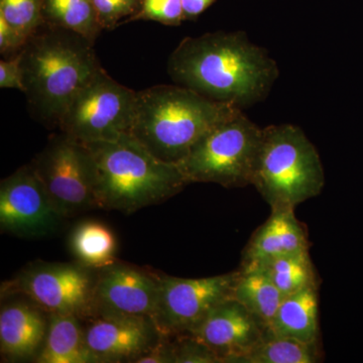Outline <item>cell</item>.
I'll return each instance as SVG.
<instances>
[{
	"instance_id": "1",
	"label": "cell",
	"mask_w": 363,
	"mask_h": 363,
	"mask_svg": "<svg viewBox=\"0 0 363 363\" xmlns=\"http://www.w3.org/2000/svg\"><path fill=\"white\" fill-rule=\"evenodd\" d=\"M168 73L176 84L240 109L266 99L279 75L267 50L243 32L185 38L169 57Z\"/></svg>"
},
{
	"instance_id": "2",
	"label": "cell",
	"mask_w": 363,
	"mask_h": 363,
	"mask_svg": "<svg viewBox=\"0 0 363 363\" xmlns=\"http://www.w3.org/2000/svg\"><path fill=\"white\" fill-rule=\"evenodd\" d=\"M90 40L77 33L44 23L21 50L23 86L35 119L58 128L79 91L102 67Z\"/></svg>"
},
{
	"instance_id": "3",
	"label": "cell",
	"mask_w": 363,
	"mask_h": 363,
	"mask_svg": "<svg viewBox=\"0 0 363 363\" xmlns=\"http://www.w3.org/2000/svg\"><path fill=\"white\" fill-rule=\"evenodd\" d=\"M83 145L96 208L133 213L166 201L189 184L177 164L157 159L131 135Z\"/></svg>"
},
{
	"instance_id": "4",
	"label": "cell",
	"mask_w": 363,
	"mask_h": 363,
	"mask_svg": "<svg viewBox=\"0 0 363 363\" xmlns=\"http://www.w3.org/2000/svg\"><path fill=\"white\" fill-rule=\"evenodd\" d=\"M238 109L178 84L152 86L136 92L131 135L157 159L178 164Z\"/></svg>"
},
{
	"instance_id": "5",
	"label": "cell",
	"mask_w": 363,
	"mask_h": 363,
	"mask_svg": "<svg viewBox=\"0 0 363 363\" xmlns=\"http://www.w3.org/2000/svg\"><path fill=\"white\" fill-rule=\"evenodd\" d=\"M252 185L271 208H294L321 194V157L304 131L294 124L262 128Z\"/></svg>"
},
{
	"instance_id": "6",
	"label": "cell",
	"mask_w": 363,
	"mask_h": 363,
	"mask_svg": "<svg viewBox=\"0 0 363 363\" xmlns=\"http://www.w3.org/2000/svg\"><path fill=\"white\" fill-rule=\"evenodd\" d=\"M262 135V128L238 109L203 136L177 166L189 184L252 185Z\"/></svg>"
},
{
	"instance_id": "7",
	"label": "cell",
	"mask_w": 363,
	"mask_h": 363,
	"mask_svg": "<svg viewBox=\"0 0 363 363\" xmlns=\"http://www.w3.org/2000/svg\"><path fill=\"white\" fill-rule=\"evenodd\" d=\"M136 92L119 84L102 68L72 100L60 121L59 130L81 143L131 135Z\"/></svg>"
},
{
	"instance_id": "8",
	"label": "cell",
	"mask_w": 363,
	"mask_h": 363,
	"mask_svg": "<svg viewBox=\"0 0 363 363\" xmlns=\"http://www.w3.org/2000/svg\"><path fill=\"white\" fill-rule=\"evenodd\" d=\"M77 264L38 262L1 286V295H23L48 314L91 317L96 272Z\"/></svg>"
},
{
	"instance_id": "9",
	"label": "cell",
	"mask_w": 363,
	"mask_h": 363,
	"mask_svg": "<svg viewBox=\"0 0 363 363\" xmlns=\"http://www.w3.org/2000/svg\"><path fill=\"white\" fill-rule=\"evenodd\" d=\"M238 271L185 279L159 274V294L152 319L162 336L176 337L190 333L208 313L233 298Z\"/></svg>"
},
{
	"instance_id": "10",
	"label": "cell",
	"mask_w": 363,
	"mask_h": 363,
	"mask_svg": "<svg viewBox=\"0 0 363 363\" xmlns=\"http://www.w3.org/2000/svg\"><path fill=\"white\" fill-rule=\"evenodd\" d=\"M63 218L95 206L89 156L83 143L54 135L30 162Z\"/></svg>"
},
{
	"instance_id": "11",
	"label": "cell",
	"mask_w": 363,
	"mask_h": 363,
	"mask_svg": "<svg viewBox=\"0 0 363 363\" xmlns=\"http://www.w3.org/2000/svg\"><path fill=\"white\" fill-rule=\"evenodd\" d=\"M61 216L32 164L21 167L0 185V228L26 238L51 235Z\"/></svg>"
},
{
	"instance_id": "12",
	"label": "cell",
	"mask_w": 363,
	"mask_h": 363,
	"mask_svg": "<svg viewBox=\"0 0 363 363\" xmlns=\"http://www.w3.org/2000/svg\"><path fill=\"white\" fill-rule=\"evenodd\" d=\"M86 321V345L97 362H135L162 337L147 316L95 315Z\"/></svg>"
},
{
	"instance_id": "13",
	"label": "cell",
	"mask_w": 363,
	"mask_h": 363,
	"mask_svg": "<svg viewBox=\"0 0 363 363\" xmlns=\"http://www.w3.org/2000/svg\"><path fill=\"white\" fill-rule=\"evenodd\" d=\"M188 335L213 350L221 363H238L269 333L245 306L229 298L208 313Z\"/></svg>"
},
{
	"instance_id": "14",
	"label": "cell",
	"mask_w": 363,
	"mask_h": 363,
	"mask_svg": "<svg viewBox=\"0 0 363 363\" xmlns=\"http://www.w3.org/2000/svg\"><path fill=\"white\" fill-rule=\"evenodd\" d=\"M157 294L159 274L116 262L96 272L91 317L131 315L152 318Z\"/></svg>"
},
{
	"instance_id": "15",
	"label": "cell",
	"mask_w": 363,
	"mask_h": 363,
	"mask_svg": "<svg viewBox=\"0 0 363 363\" xmlns=\"http://www.w3.org/2000/svg\"><path fill=\"white\" fill-rule=\"evenodd\" d=\"M295 210L272 208L269 218L255 231L243 250L240 269H255L269 260L309 252L307 231Z\"/></svg>"
},
{
	"instance_id": "16",
	"label": "cell",
	"mask_w": 363,
	"mask_h": 363,
	"mask_svg": "<svg viewBox=\"0 0 363 363\" xmlns=\"http://www.w3.org/2000/svg\"><path fill=\"white\" fill-rule=\"evenodd\" d=\"M49 314L28 301L2 306L0 311V352L9 362L38 357L47 336Z\"/></svg>"
},
{
	"instance_id": "17",
	"label": "cell",
	"mask_w": 363,
	"mask_h": 363,
	"mask_svg": "<svg viewBox=\"0 0 363 363\" xmlns=\"http://www.w3.org/2000/svg\"><path fill=\"white\" fill-rule=\"evenodd\" d=\"M269 335L319 344L318 286L286 296L269 328Z\"/></svg>"
},
{
	"instance_id": "18",
	"label": "cell",
	"mask_w": 363,
	"mask_h": 363,
	"mask_svg": "<svg viewBox=\"0 0 363 363\" xmlns=\"http://www.w3.org/2000/svg\"><path fill=\"white\" fill-rule=\"evenodd\" d=\"M38 363H98L85 342L82 320L75 315L49 314L44 345Z\"/></svg>"
},
{
	"instance_id": "19",
	"label": "cell",
	"mask_w": 363,
	"mask_h": 363,
	"mask_svg": "<svg viewBox=\"0 0 363 363\" xmlns=\"http://www.w3.org/2000/svg\"><path fill=\"white\" fill-rule=\"evenodd\" d=\"M233 298L245 306L269 330L285 296L262 269H240Z\"/></svg>"
},
{
	"instance_id": "20",
	"label": "cell",
	"mask_w": 363,
	"mask_h": 363,
	"mask_svg": "<svg viewBox=\"0 0 363 363\" xmlns=\"http://www.w3.org/2000/svg\"><path fill=\"white\" fill-rule=\"evenodd\" d=\"M70 250L83 266L101 269L116 264V240L108 227L97 221H84L72 231Z\"/></svg>"
},
{
	"instance_id": "21",
	"label": "cell",
	"mask_w": 363,
	"mask_h": 363,
	"mask_svg": "<svg viewBox=\"0 0 363 363\" xmlns=\"http://www.w3.org/2000/svg\"><path fill=\"white\" fill-rule=\"evenodd\" d=\"M42 13L45 25L77 33L92 44L104 30L93 0H44Z\"/></svg>"
},
{
	"instance_id": "22",
	"label": "cell",
	"mask_w": 363,
	"mask_h": 363,
	"mask_svg": "<svg viewBox=\"0 0 363 363\" xmlns=\"http://www.w3.org/2000/svg\"><path fill=\"white\" fill-rule=\"evenodd\" d=\"M255 269L266 272L285 297L310 286H319L309 252L269 260Z\"/></svg>"
},
{
	"instance_id": "23",
	"label": "cell",
	"mask_w": 363,
	"mask_h": 363,
	"mask_svg": "<svg viewBox=\"0 0 363 363\" xmlns=\"http://www.w3.org/2000/svg\"><path fill=\"white\" fill-rule=\"evenodd\" d=\"M318 345L269 335L238 363H315L320 360Z\"/></svg>"
},
{
	"instance_id": "24",
	"label": "cell",
	"mask_w": 363,
	"mask_h": 363,
	"mask_svg": "<svg viewBox=\"0 0 363 363\" xmlns=\"http://www.w3.org/2000/svg\"><path fill=\"white\" fill-rule=\"evenodd\" d=\"M44 0H0V16L18 33L30 38L44 25Z\"/></svg>"
},
{
	"instance_id": "25",
	"label": "cell",
	"mask_w": 363,
	"mask_h": 363,
	"mask_svg": "<svg viewBox=\"0 0 363 363\" xmlns=\"http://www.w3.org/2000/svg\"><path fill=\"white\" fill-rule=\"evenodd\" d=\"M136 21H157L169 26H180L185 21L182 0H142L138 13L121 25Z\"/></svg>"
},
{
	"instance_id": "26",
	"label": "cell",
	"mask_w": 363,
	"mask_h": 363,
	"mask_svg": "<svg viewBox=\"0 0 363 363\" xmlns=\"http://www.w3.org/2000/svg\"><path fill=\"white\" fill-rule=\"evenodd\" d=\"M98 21L104 30H114L124 18L135 16L142 6V0H93Z\"/></svg>"
},
{
	"instance_id": "27",
	"label": "cell",
	"mask_w": 363,
	"mask_h": 363,
	"mask_svg": "<svg viewBox=\"0 0 363 363\" xmlns=\"http://www.w3.org/2000/svg\"><path fill=\"white\" fill-rule=\"evenodd\" d=\"M172 338L175 363H221L213 350L192 336L185 334Z\"/></svg>"
},
{
	"instance_id": "28",
	"label": "cell",
	"mask_w": 363,
	"mask_h": 363,
	"mask_svg": "<svg viewBox=\"0 0 363 363\" xmlns=\"http://www.w3.org/2000/svg\"><path fill=\"white\" fill-rule=\"evenodd\" d=\"M0 87L13 88L23 92V72L21 66V52L9 59L0 61Z\"/></svg>"
},
{
	"instance_id": "29",
	"label": "cell",
	"mask_w": 363,
	"mask_h": 363,
	"mask_svg": "<svg viewBox=\"0 0 363 363\" xmlns=\"http://www.w3.org/2000/svg\"><path fill=\"white\" fill-rule=\"evenodd\" d=\"M28 38L21 35L0 16V52L4 56H14L25 47Z\"/></svg>"
},
{
	"instance_id": "30",
	"label": "cell",
	"mask_w": 363,
	"mask_h": 363,
	"mask_svg": "<svg viewBox=\"0 0 363 363\" xmlns=\"http://www.w3.org/2000/svg\"><path fill=\"white\" fill-rule=\"evenodd\" d=\"M135 363H175L173 338L162 336L161 340Z\"/></svg>"
},
{
	"instance_id": "31",
	"label": "cell",
	"mask_w": 363,
	"mask_h": 363,
	"mask_svg": "<svg viewBox=\"0 0 363 363\" xmlns=\"http://www.w3.org/2000/svg\"><path fill=\"white\" fill-rule=\"evenodd\" d=\"M215 0H182L185 21L195 20L213 4Z\"/></svg>"
}]
</instances>
